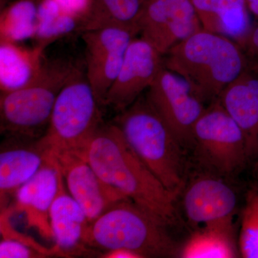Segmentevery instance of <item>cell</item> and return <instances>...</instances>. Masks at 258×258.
<instances>
[{"mask_svg": "<svg viewBox=\"0 0 258 258\" xmlns=\"http://www.w3.org/2000/svg\"><path fill=\"white\" fill-rule=\"evenodd\" d=\"M113 123L141 160L177 196L184 186L182 144L149 100L134 102Z\"/></svg>", "mask_w": 258, "mask_h": 258, "instance_id": "3", "label": "cell"}, {"mask_svg": "<svg viewBox=\"0 0 258 258\" xmlns=\"http://www.w3.org/2000/svg\"><path fill=\"white\" fill-rule=\"evenodd\" d=\"M164 67L189 83L204 102L218 99L246 69L243 52L230 37L203 29L167 52Z\"/></svg>", "mask_w": 258, "mask_h": 258, "instance_id": "2", "label": "cell"}, {"mask_svg": "<svg viewBox=\"0 0 258 258\" xmlns=\"http://www.w3.org/2000/svg\"><path fill=\"white\" fill-rule=\"evenodd\" d=\"M254 171H255L256 175H257V177L258 179V160L256 161L255 164H254ZM258 184V183H257Z\"/></svg>", "mask_w": 258, "mask_h": 258, "instance_id": "30", "label": "cell"}, {"mask_svg": "<svg viewBox=\"0 0 258 258\" xmlns=\"http://www.w3.org/2000/svg\"><path fill=\"white\" fill-rule=\"evenodd\" d=\"M204 30L243 39L249 30L245 0H189Z\"/></svg>", "mask_w": 258, "mask_h": 258, "instance_id": "18", "label": "cell"}, {"mask_svg": "<svg viewBox=\"0 0 258 258\" xmlns=\"http://www.w3.org/2000/svg\"><path fill=\"white\" fill-rule=\"evenodd\" d=\"M218 101L242 129L249 164L258 160V69H246L222 91Z\"/></svg>", "mask_w": 258, "mask_h": 258, "instance_id": "13", "label": "cell"}, {"mask_svg": "<svg viewBox=\"0 0 258 258\" xmlns=\"http://www.w3.org/2000/svg\"><path fill=\"white\" fill-rule=\"evenodd\" d=\"M137 27L161 55L203 29L189 0H141Z\"/></svg>", "mask_w": 258, "mask_h": 258, "instance_id": "8", "label": "cell"}, {"mask_svg": "<svg viewBox=\"0 0 258 258\" xmlns=\"http://www.w3.org/2000/svg\"><path fill=\"white\" fill-rule=\"evenodd\" d=\"M51 157L55 159L68 191L82 208L89 225L115 204L129 200L106 184L84 157L74 154Z\"/></svg>", "mask_w": 258, "mask_h": 258, "instance_id": "12", "label": "cell"}, {"mask_svg": "<svg viewBox=\"0 0 258 258\" xmlns=\"http://www.w3.org/2000/svg\"><path fill=\"white\" fill-rule=\"evenodd\" d=\"M38 4L35 0H17L5 9L0 20L1 41L18 43L35 37Z\"/></svg>", "mask_w": 258, "mask_h": 258, "instance_id": "22", "label": "cell"}, {"mask_svg": "<svg viewBox=\"0 0 258 258\" xmlns=\"http://www.w3.org/2000/svg\"><path fill=\"white\" fill-rule=\"evenodd\" d=\"M147 99L180 143H192L194 127L206 108L189 83L164 66L149 88Z\"/></svg>", "mask_w": 258, "mask_h": 258, "instance_id": "9", "label": "cell"}, {"mask_svg": "<svg viewBox=\"0 0 258 258\" xmlns=\"http://www.w3.org/2000/svg\"><path fill=\"white\" fill-rule=\"evenodd\" d=\"M242 40L249 57L252 59L253 67L258 69V25L249 30Z\"/></svg>", "mask_w": 258, "mask_h": 258, "instance_id": "27", "label": "cell"}, {"mask_svg": "<svg viewBox=\"0 0 258 258\" xmlns=\"http://www.w3.org/2000/svg\"><path fill=\"white\" fill-rule=\"evenodd\" d=\"M85 159L106 184L166 225L176 220V196L166 189L127 143L116 125H101Z\"/></svg>", "mask_w": 258, "mask_h": 258, "instance_id": "1", "label": "cell"}, {"mask_svg": "<svg viewBox=\"0 0 258 258\" xmlns=\"http://www.w3.org/2000/svg\"><path fill=\"white\" fill-rule=\"evenodd\" d=\"M239 254L230 218L204 225L186 240L179 255L182 258H232Z\"/></svg>", "mask_w": 258, "mask_h": 258, "instance_id": "20", "label": "cell"}, {"mask_svg": "<svg viewBox=\"0 0 258 258\" xmlns=\"http://www.w3.org/2000/svg\"><path fill=\"white\" fill-rule=\"evenodd\" d=\"M140 8L141 0H93L91 13L81 29L84 32L115 25L139 32L137 20Z\"/></svg>", "mask_w": 258, "mask_h": 258, "instance_id": "21", "label": "cell"}, {"mask_svg": "<svg viewBox=\"0 0 258 258\" xmlns=\"http://www.w3.org/2000/svg\"><path fill=\"white\" fill-rule=\"evenodd\" d=\"M80 72L69 61H45L31 82L18 89L1 92V133L5 137H42L61 90Z\"/></svg>", "mask_w": 258, "mask_h": 258, "instance_id": "4", "label": "cell"}, {"mask_svg": "<svg viewBox=\"0 0 258 258\" xmlns=\"http://www.w3.org/2000/svg\"><path fill=\"white\" fill-rule=\"evenodd\" d=\"M101 105L82 73L73 78L59 93L46 132L40 138L47 156L74 154L85 158L101 125Z\"/></svg>", "mask_w": 258, "mask_h": 258, "instance_id": "6", "label": "cell"}, {"mask_svg": "<svg viewBox=\"0 0 258 258\" xmlns=\"http://www.w3.org/2000/svg\"><path fill=\"white\" fill-rule=\"evenodd\" d=\"M161 55L150 42L135 37L125 52L104 105L122 111L133 104L144 90L150 88L164 67Z\"/></svg>", "mask_w": 258, "mask_h": 258, "instance_id": "11", "label": "cell"}, {"mask_svg": "<svg viewBox=\"0 0 258 258\" xmlns=\"http://www.w3.org/2000/svg\"><path fill=\"white\" fill-rule=\"evenodd\" d=\"M247 9L258 20V0H245Z\"/></svg>", "mask_w": 258, "mask_h": 258, "instance_id": "29", "label": "cell"}, {"mask_svg": "<svg viewBox=\"0 0 258 258\" xmlns=\"http://www.w3.org/2000/svg\"><path fill=\"white\" fill-rule=\"evenodd\" d=\"M192 143L202 160L223 175L249 164L243 132L219 101L206 108L197 121Z\"/></svg>", "mask_w": 258, "mask_h": 258, "instance_id": "7", "label": "cell"}, {"mask_svg": "<svg viewBox=\"0 0 258 258\" xmlns=\"http://www.w3.org/2000/svg\"><path fill=\"white\" fill-rule=\"evenodd\" d=\"M56 2L64 12L79 19L82 23V26L91 13L93 5V0H56Z\"/></svg>", "mask_w": 258, "mask_h": 258, "instance_id": "26", "label": "cell"}, {"mask_svg": "<svg viewBox=\"0 0 258 258\" xmlns=\"http://www.w3.org/2000/svg\"><path fill=\"white\" fill-rule=\"evenodd\" d=\"M80 24L82 26L79 19L64 12L56 0H41L38 4L35 36L37 45L45 48L50 42L74 31Z\"/></svg>", "mask_w": 258, "mask_h": 258, "instance_id": "23", "label": "cell"}, {"mask_svg": "<svg viewBox=\"0 0 258 258\" xmlns=\"http://www.w3.org/2000/svg\"><path fill=\"white\" fill-rule=\"evenodd\" d=\"M138 34L135 29L115 25L83 32L86 78L101 105L118 76L129 45Z\"/></svg>", "mask_w": 258, "mask_h": 258, "instance_id": "10", "label": "cell"}, {"mask_svg": "<svg viewBox=\"0 0 258 258\" xmlns=\"http://www.w3.org/2000/svg\"><path fill=\"white\" fill-rule=\"evenodd\" d=\"M49 254L39 249H33L21 240L5 238L0 242V258H33Z\"/></svg>", "mask_w": 258, "mask_h": 258, "instance_id": "25", "label": "cell"}, {"mask_svg": "<svg viewBox=\"0 0 258 258\" xmlns=\"http://www.w3.org/2000/svg\"><path fill=\"white\" fill-rule=\"evenodd\" d=\"M102 257L106 258H143L140 254L129 249H118L108 251Z\"/></svg>", "mask_w": 258, "mask_h": 258, "instance_id": "28", "label": "cell"}, {"mask_svg": "<svg viewBox=\"0 0 258 258\" xmlns=\"http://www.w3.org/2000/svg\"><path fill=\"white\" fill-rule=\"evenodd\" d=\"M40 139L5 137L0 148L1 203L35 175L46 161Z\"/></svg>", "mask_w": 258, "mask_h": 258, "instance_id": "15", "label": "cell"}, {"mask_svg": "<svg viewBox=\"0 0 258 258\" xmlns=\"http://www.w3.org/2000/svg\"><path fill=\"white\" fill-rule=\"evenodd\" d=\"M49 217L55 242L54 252L66 256L82 253L89 222L82 208L68 191L62 175Z\"/></svg>", "mask_w": 258, "mask_h": 258, "instance_id": "17", "label": "cell"}, {"mask_svg": "<svg viewBox=\"0 0 258 258\" xmlns=\"http://www.w3.org/2000/svg\"><path fill=\"white\" fill-rule=\"evenodd\" d=\"M237 207L234 190L223 180L202 176L191 181L184 195V208L188 220L207 225L233 217Z\"/></svg>", "mask_w": 258, "mask_h": 258, "instance_id": "14", "label": "cell"}, {"mask_svg": "<svg viewBox=\"0 0 258 258\" xmlns=\"http://www.w3.org/2000/svg\"><path fill=\"white\" fill-rule=\"evenodd\" d=\"M44 47L37 45L30 50L15 42L1 41L0 88L1 92L23 87L38 76L45 60Z\"/></svg>", "mask_w": 258, "mask_h": 258, "instance_id": "19", "label": "cell"}, {"mask_svg": "<svg viewBox=\"0 0 258 258\" xmlns=\"http://www.w3.org/2000/svg\"><path fill=\"white\" fill-rule=\"evenodd\" d=\"M238 247L244 258H258V184L252 186L246 195L241 220Z\"/></svg>", "mask_w": 258, "mask_h": 258, "instance_id": "24", "label": "cell"}, {"mask_svg": "<svg viewBox=\"0 0 258 258\" xmlns=\"http://www.w3.org/2000/svg\"><path fill=\"white\" fill-rule=\"evenodd\" d=\"M61 175L55 159L47 157L36 174L15 193L17 210L26 215L29 225L47 237H52L49 213L58 191Z\"/></svg>", "mask_w": 258, "mask_h": 258, "instance_id": "16", "label": "cell"}, {"mask_svg": "<svg viewBox=\"0 0 258 258\" xmlns=\"http://www.w3.org/2000/svg\"><path fill=\"white\" fill-rule=\"evenodd\" d=\"M166 226L132 200H123L88 225L84 242L86 246L106 252L125 249L143 258L166 257L174 251Z\"/></svg>", "mask_w": 258, "mask_h": 258, "instance_id": "5", "label": "cell"}]
</instances>
